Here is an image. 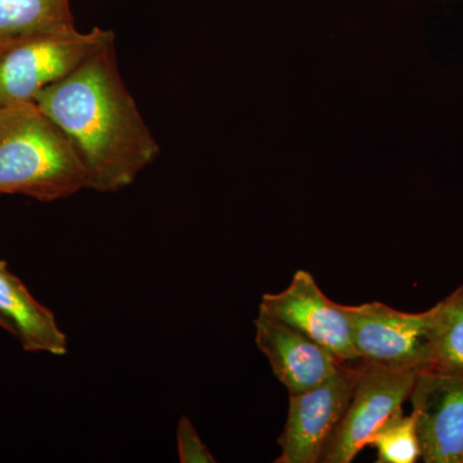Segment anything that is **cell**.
<instances>
[{"label":"cell","mask_w":463,"mask_h":463,"mask_svg":"<svg viewBox=\"0 0 463 463\" xmlns=\"http://www.w3.org/2000/svg\"><path fill=\"white\" fill-rule=\"evenodd\" d=\"M35 105L74 146L90 190L129 187L160 154L118 72L114 45L43 90Z\"/></svg>","instance_id":"1"},{"label":"cell","mask_w":463,"mask_h":463,"mask_svg":"<svg viewBox=\"0 0 463 463\" xmlns=\"http://www.w3.org/2000/svg\"><path fill=\"white\" fill-rule=\"evenodd\" d=\"M85 188L83 161L35 102L0 108V194L52 203Z\"/></svg>","instance_id":"2"},{"label":"cell","mask_w":463,"mask_h":463,"mask_svg":"<svg viewBox=\"0 0 463 463\" xmlns=\"http://www.w3.org/2000/svg\"><path fill=\"white\" fill-rule=\"evenodd\" d=\"M112 30L75 26L30 36L0 47V108L35 102L52 84L114 45Z\"/></svg>","instance_id":"3"},{"label":"cell","mask_w":463,"mask_h":463,"mask_svg":"<svg viewBox=\"0 0 463 463\" xmlns=\"http://www.w3.org/2000/svg\"><path fill=\"white\" fill-rule=\"evenodd\" d=\"M346 310L359 364L414 371L434 367L437 306L410 313L373 301Z\"/></svg>","instance_id":"4"},{"label":"cell","mask_w":463,"mask_h":463,"mask_svg":"<svg viewBox=\"0 0 463 463\" xmlns=\"http://www.w3.org/2000/svg\"><path fill=\"white\" fill-rule=\"evenodd\" d=\"M359 364L352 398L323 455V463H352L377 431L403 413L420 371Z\"/></svg>","instance_id":"5"},{"label":"cell","mask_w":463,"mask_h":463,"mask_svg":"<svg viewBox=\"0 0 463 463\" xmlns=\"http://www.w3.org/2000/svg\"><path fill=\"white\" fill-rule=\"evenodd\" d=\"M359 364H343L321 385L289 395L288 420L279 444L276 463L322 462L326 448L336 431L352 398Z\"/></svg>","instance_id":"6"},{"label":"cell","mask_w":463,"mask_h":463,"mask_svg":"<svg viewBox=\"0 0 463 463\" xmlns=\"http://www.w3.org/2000/svg\"><path fill=\"white\" fill-rule=\"evenodd\" d=\"M259 313L297 328L343 364H359L346 306L326 297L312 273L298 269L288 288L276 294H264Z\"/></svg>","instance_id":"7"},{"label":"cell","mask_w":463,"mask_h":463,"mask_svg":"<svg viewBox=\"0 0 463 463\" xmlns=\"http://www.w3.org/2000/svg\"><path fill=\"white\" fill-rule=\"evenodd\" d=\"M410 401L422 461L463 463V371H420Z\"/></svg>","instance_id":"8"},{"label":"cell","mask_w":463,"mask_h":463,"mask_svg":"<svg viewBox=\"0 0 463 463\" xmlns=\"http://www.w3.org/2000/svg\"><path fill=\"white\" fill-rule=\"evenodd\" d=\"M255 343L289 395L321 385L345 364L297 328L263 313L255 319Z\"/></svg>","instance_id":"9"},{"label":"cell","mask_w":463,"mask_h":463,"mask_svg":"<svg viewBox=\"0 0 463 463\" xmlns=\"http://www.w3.org/2000/svg\"><path fill=\"white\" fill-rule=\"evenodd\" d=\"M0 317L26 352L66 354V334L53 312L35 300L5 260H0Z\"/></svg>","instance_id":"10"},{"label":"cell","mask_w":463,"mask_h":463,"mask_svg":"<svg viewBox=\"0 0 463 463\" xmlns=\"http://www.w3.org/2000/svg\"><path fill=\"white\" fill-rule=\"evenodd\" d=\"M72 26L69 0H0V47Z\"/></svg>","instance_id":"11"},{"label":"cell","mask_w":463,"mask_h":463,"mask_svg":"<svg viewBox=\"0 0 463 463\" xmlns=\"http://www.w3.org/2000/svg\"><path fill=\"white\" fill-rule=\"evenodd\" d=\"M437 353L434 367L463 371V283L439 301Z\"/></svg>","instance_id":"12"},{"label":"cell","mask_w":463,"mask_h":463,"mask_svg":"<svg viewBox=\"0 0 463 463\" xmlns=\"http://www.w3.org/2000/svg\"><path fill=\"white\" fill-rule=\"evenodd\" d=\"M370 446L376 448L379 463H414L421 458V444L412 413L399 414L374 434Z\"/></svg>","instance_id":"13"},{"label":"cell","mask_w":463,"mask_h":463,"mask_svg":"<svg viewBox=\"0 0 463 463\" xmlns=\"http://www.w3.org/2000/svg\"><path fill=\"white\" fill-rule=\"evenodd\" d=\"M176 443L181 463H214L215 457L203 443L188 416H182L176 429Z\"/></svg>","instance_id":"14"},{"label":"cell","mask_w":463,"mask_h":463,"mask_svg":"<svg viewBox=\"0 0 463 463\" xmlns=\"http://www.w3.org/2000/svg\"><path fill=\"white\" fill-rule=\"evenodd\" d=\"M0 327L3 328V330H5L11 334V328H9V326L7 325V322L5 321V319L0 317Z\"/></svg>","instance_id":"15"}]
</instances>
